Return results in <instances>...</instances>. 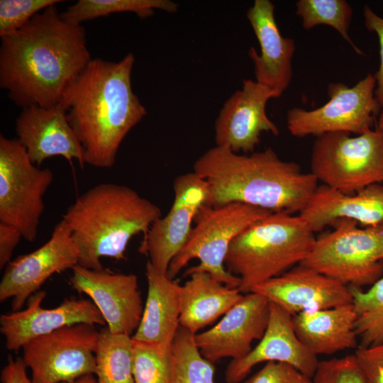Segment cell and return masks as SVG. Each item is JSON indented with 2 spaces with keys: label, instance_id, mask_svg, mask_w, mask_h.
Listing matches in <instances>:
<instances>
[{
  "label": "cell",
  "instance_id": "obj_1",
  "mask_svg": "<svg viewBox=\"0 0 383 383\" xmlns=\"http://www.w3.org/2000/svg\"><path fill=\"white\" fill-rule=\"evenodd\" d=\"M91 59L84 28L53 5L1 37L0 87L22 109L56 106Z\"/></svg>",
  "mask_w": 383,
  "mask_h": 383
},
{
  "label": "cell",
  "instance_id": "obj_2",
  "mask_svg": "<svg viewBox=\"0 0 383 383\" xmlns=\"http://www.w3.org/2000/svg\"><path fill=\"white\" fill-rule=\"evenodd\" d=\"M134 62L132 53L118 62L91 59L60 104L81 143L85 165L112 167L123 140L147 115L132 89Z\"/></svg>",
  "mask_w": 383,
  "mask_h": 383
},
{
  "label": "cell",
  "instance_id": "obj_3",
  "mask_svg": "<svg viewBox=\"0 0 383 383\" xmlns=\"http://www.w3.org/2000/svg\"><path fill=\"white\" fill-rule=\"evenodd\" d=\"M193 169L206 182V204L212 206L238 202L299 214L318 187L312 173L282 160L271 148L240 154L215 145L195 161Z\"/></svg>",
  "mask_w": 383,
  "mask_h": 383
},
{
  "label": "cell",
  "instance_id": "obj_4",
  "mask_svg": "<svg viewBox=\"0 0 383 383\" xmlns=\"http://www.w3.org/2000/svg\"><path fill=\"white\" fill-rule=\"evenodd\" d=\"M162 216L158 206L123 184L101 183L78 196L62 219L79 252V265L102 270L103 257L125 259L131 239L145 235Z\"/></svg>",
  "mask_w": 383,
  "mask_h": 383
},
{
  "label": "cell",
  "instance_id": "obj_5",
  "mask_svg": "<svg viewBox=\"0 0 383 383\" xmlns=\"http://www.w3.org/2000/svg\"><path fill=\"white\" fill-rule=\"evenodd\" d=\"M314 231L300 215L272 213L256 221L231 243L226 270L240 280L243 294L302 263L316 242Z\"/></svg>",
  "mask_w": 383,
  "mask_h": 383
},
{
  "label": "cell",
  "instance_id": "obj_6",
  "mask_svg": "<svg viewBox=\"0 0 383 383\" xmlns=\"http://www.w3.org/2000/svg\"><path fill=\"white\" fill-rule=\"evenodd\" d=\"M272 213L238 202L204 205L195 218L186 244L170 262L167 276L174 279L191 260L198 259L199 264L189 268L184 275L206 272L228 287L239 288L240 279L225 266L229 247L243 231Z\"/></svg>",
  "mask_w": 383,
  "mask_h": 383
},
{
  "label": "cell",
  "instance_id": "obj_7",
  "mask_svg": "<svg viewBox=\"0 0 383 383\" xmlns=\"http://www.w3.org/2000/svg\"><path fill=\"white\" fill-rule=\"evenodd\" d=\"M332 231L316 238L309 256L301 263L348 287L372 285L383 276V222L362 226L338 218Z\"/></svg>",
  "mask_w": 383,
  "mask_h": 383
},
{
  "label": "cell",
  "instance_id": "obj_8",
  "mask_svg": "<svg viewBox=\"0 0 383 383\" xmlns=\"http://www.w3.org/2000/svg\"><path fill=\"white\" fill-rule=\"evenodd\" d=\"M310 166L318 182L345 195L383 184V133L375 128L355 136L346 133L318 136Z\"/></svg>",
  "mask_w": 383,
  "mask_h": 383
},
{
  "label": "cell",
  "instance_id": "obj_9",
  "mask_svg": "<svg viewBox=\"0 0 383 383\" xmlns=\"http://www.w3.org/2000/svg\"><path fill=\"white\" fill-rule=\"evenodd\" d=\"M53 172L30 160L16 138L0 135V222L17 228L23 238H37L45 210L44 195L51 185Z\"/></svg>",
  "mask_w": 383,
  "mask_h": 383
},
{
  "label": "cell",
  "instance_id": "obj_10",
  "mask_svg": "<svg viewBox=\"0 0 383 383\" xmlns=\"http://www.w3.org/2000/svg\"><path fill=\"white\" fill-rule=\"evenodd\" d=\"M376 79L368 74L353 87L341 82L328 85V101L321 106L287 111V129L295 137L333 133L360 135L372 129L382 107L375 98Z\"/></svg>",
  "mask_w": 383,
  "mask_h": 383
},
{
  "label": "cell",
  "instance_id": "obj_11",
  "mask_svg": "<svg viewBox=\"0 0 383 383\" xmlns=\"http://www.w3.org/2000/svg\"><path fill=\"white\" fill-rule=\"evenodd\" d=\"M99 335L94 325L79 323L26 343L22 358L33 383H70L95 374Z\"/></svg>",
  "mask_w": 383,
  "mask_h": 383
},
{
  "label": "cell",
  "instance_id": "obj_12",
  "mask_svg": "<svg viewBox=\"0 0 383 383\" xmlns=\"http://www.w3.org/2000/svg\"><path fill=\"white\" fill-rule=\"evenodd\" d=\"M174 201L167 213L151 226L139 247V252L160 273L166 274L170 262L186 244L200 209L209 198L208 185L195 172L174 180Z\"/></svg>",
  "mask_w": 383,
  "mask_h": 383
},
{
  "label": "cell",
  "instance_id": "obj_13",
  "mask_svg": "<svg viewBox=\"0 0 383 383\" xmlns=\"http://www.w3.org/2000/svg\"><path fill=\"white\" fill-rule=\"evenodd\" d=\"M79 264V252L71 231L62 218L50 239L29 253L18 255L6 267L0 282V301L12 299L13 311H19L55 273Z\"/></svg>",
  "mask_w": 383,
  "mask_h": 383
},
{
  "label": "cell",
  "instance_id": "obj_14",
  "mask_svg": "<svg viewBox=\"0 0 383 383\" xmlns=\"http://www.w3.org/2000/svg\"><path fill=\"white\" fill-rule=\"evenodd\" d=\"M72 272L71 287L90 298L109 331L132 336L144 308L136 275L91 270L79 264Z\"/></svg>",
  "mask_w": 383,
  "mask_h": 383
},
{
  "label": "cell",
  "instance_id": "obj_15",
  "mask_svg": "<svg viewBox=\"0 0 383 383\" xmlns=\"http://www.w3.org/2000/svg\"><path fill=\"white\" fill-rule=\"evenodd\" d=\"M273 98L277 97L270 89L255 80H244L241 89L226 101L215 121L216 145L249 154L255 152L263 132L278 135V127L266 113L267 103Z\"/></svg>",
  "mask_w": 383,
  "mask_h": 383
},
{
  "label": "cell",
  "instance_id": "obj_16",
  "mask_svg": "<svg viewBox=\"0 0 383 383\" xmlns=\"http://www.w3.org/2000/svg\"><path fill=\"white\" fill-rule=\"evenodd\" d=\"M270 301L262 295L250 292L235 304L212 328L195 334L201 354L213 363L226 357L238 360L260 340L269 319Z\"/></svg>",
  "mask_w": 383,
  "mask_h": 383
},
{
  "label": "cell",
  "instance_id": "obj_17",
  "mask_svg": "<svg viewBox=\"0 0 383 383\" xmlns=\"http://www.w3.org/2000/svg\"><path fill=\"white\" fill-rule=\"evenodd\" d=\"M45 296L46 292L40 290L30 296L24 310L1 315L0 332L8 350L18 351L30 340L65 326L106 324L91 300L71 297L55 308L45 309L41 304Z\"/></svg>",
  "mask_w": 383,
  "mask_h": 383
},
{
  "label": "cell",
  "instance_id": "obj_18",
  "mask_svg": "<svg viewBox=\"0 0 383 383\" xmlns=\"http://www.w3.org/2000/svg\"><path fill=\"white\" fill-rule=\"evenodd\" d=\"M258 293L292 316L300 312L352 304L350 288L320 272L299 264L255 286Z\"/></svg>",
  "mask_w": 383,
  "mask_h": 383
},
{
  "label": "cell",
  "instance_id": "obj_19",
  "mask_svg": "<svg viewBox=\"0 0 383 383\" xmlns=\"http://www.w3.org/2000/svg\"><path fill=\"white\" fill-rule=\"evenodd\" d=\"M268 362L289 364L311 378L319 362L296 335L292 316L272 302L264 335L245 357L231 361L225 371V380L240 383L255 365Z\"/></svg>",
  "mask_w": 383,
  "mask_h": 383
},
{
  "label": "cell",
  "instance_id": "obj_20",
  "mask_svg": "<svg viewBox=\"0 0 383 383\" xmlns=\"http://www.w3.org/2000/svg\"><path fill=\"white\" fill-rule=\"evenodd\" d=\"M15 128L16 138L37 166L48 158L61 156L70 164L77 160L82 168L84 167L81 143L61 105L22 109Z\"/></svg>",
  "mask_w": 383,
  "mask_h": 383
},
{
  "label": "cell",
  "instance_id": "obj_21",
  "mask_svg": "<svg viewBox=\"0 0 383 383\" xmlns=\"http://www.w3.org/2000/svg\"><path fill=\"white\" fill-rule=\"evenodd\" d=\"M246 16L260 48V53L253 47L248 52L255 81L272 90L278 98L292 78L295 41L282 35L274 18V5L270 1L255 0Z\"/></svg>",
  "mask_w": 383,
  "mask_h": 383
},
{
  "label": "cell",
  "instance_id": "obj_22",
  "mask_svg": "<svg viewBox=\"0 0 383 383\" xmlns=\"http://www.w3.org/2000/svg\"><path fill=\"white\" fill-rule=\"evenodd\" d=\"M148 294L140 324L133 340L170 349L180 326L181 286L158 272L147 261Z\"/></svg>",
  "mask_w": 383,
  "mask_h": 383
},
{
  "label": "cell",
  "instance_id": "obj_23",
  "mask_svg": "<svg viewBox=\"0 0 383 383\" xmlns=\"http://www.w3.org/2000/svg\"><path fill=\"white\" fill-rule=\"evenodd\" d=\"M299 214L314 232L343 218L354 220L362 226L379 224L383 222V184L370 185L351 195L318 186Z\"/></svg>",
  "mask_w": 383,
  "mask_h": 383
},
{
  "label": "cell",
  "instance_id": "obj_24",
  "mask_svg": "<svg viewBox=\"0 0 383 383\" xmlns=\"http://www.w3.org/2000/svg\"><path fill=\"white\" fill-rule=\"evenodd\" d=\"M356 313L353 304L308 310L292 316L294 331L314 355H332L356 349Z\"/></svg>",
  "mask_w": 383,
  "mask_h": 383
},
{
  "label": "cell",
  "instance_id": "obj_25",
  "mask_svg": "<svg viewBox=\"0 0 383 383\" xmlns=\"http://www.w3.org/2000/svg\"><path fill=\"white\" fill-rule=\"evenodd\" d=\"M181 286L180 326L196 334L225 315L243 296L238 288L228 287L206 272H196Z\"/></svg>",
  "mask_w": 383,
  "mask_h": 383
},
{
  "label": "cell",
  "instance_id": "obj_26",
  "mask_svg": "<svg viewBox=\"0 0 383 383\" xmlns=\"http://www.w3.org/2000/svg\"><path fill=\"white\" fill-rule=\"evenodd\" d=\"M95 357L96 383H135L131 336L112 333L107 327L102 328Z\"/></svg>",
  "mask_w": 383,
  "mask_h": 383
},
{
  "label": "cell",
  "instance_id": "obj_27",
  "mask_svg": "<svg viewBox=\"0 0 383 383\" xmlns=\"http://www.w3.org/2000/svg\"><path fill=\"white\" fill-rule=\"evenodd\" d=\"M155 9L174 13L178 4L170 0H79L60 13L67 22L82 23L114 13L132 12L140 18L152 16Z\"/></svg>",
  "mask_w": 383,
  "mask_h": 383
},
{
  "label": "cell",
  "instance_id": "obj_28",
  "mask_svg": "<svg viewBox=\"0 0 383 383\" xmlns=\"http://www.w3.org/2000/svg\"><path fill=\"white\" fill-rule=\"evenodd\" d=\"M195 334L179 326L171 347L172 383H214L213 363L201 354Z\"/></svg>",
  "mask_w": 383,
  "mask_h": 383
},
{
  "label": "cell",
  "instance_id": "obj_29",
  "mask_svg": "<svg viewBox=\"0 0 383 383\" xmlns=\"http://www.w3.org/2000/svg\"><path fill=\"white\" fill-rule=\"evenodd\" d=\"M356 313L355 331L360 346L383 342V276L367 290L349 287Z\"/></svg>",
  "mask_w": 383,
  "mask_h": 383
},
{
  "label": "cell",
  "instance_id": "obj_30",
  "mask_svg": "<svg viewBox=\"0 0 383 383\" xmlns=\"http://www.w3.org/2000/svg\"><path fill=\"white\" fill-rule=\"evenodd\" d=\"M296 13L302 20V26L310 30L326 25L336 30L359 55L362 52L353 43L348 34L353 18V9L345 0H299Z\"/></svg>",
  "mask_w": 383,
  "mask_h": 383
},
{
  "label": "cell",
  "instance_id": "obj_31",
  "mask_svg": "<svg viewBox=\"0 0 383 383\" xmlns=\"http://www.w3.org/2000/svg\"><path fill=\"white\" fill-rule=\"evenodd\" d=\"M133 374L135 383H172L171 348L133 340Z\"/></svg>",
  "mask_w": 383,
  "mask_h": 383
},
{
  "label": "cell",
  "instance_id": "obj_32",
  "mask_svg": "<svg viewBox=\"0 0 383 383\" xmlns=\"http://www.w3.org/2000/svg\"><path fill=\"white\" fill-rule=\"evenodd\" d=\"M60 0H1L0 38L23 28L35 15Z\"/></svg>",
  "mask_w": 383,
  "mask_h": 383
},
{
  "label": "cell",
  "instance_id": "obj_33",
  "mask_svg": "<svg viewBox=\"0 0 383 383\" xmlns=\"http://www.w3.org/2000/svg\"><path fill=\"white\" fill-rule=\"evenodd\" d=\"M312 382L367 383V381L353 354L319 361Z\"/></svg>",
  "mask_w": 383,
  "mask_h": 383
},
{
  "label": "cell",
  "instance_id": "obj_34",
  "mask_svg": "<svg viewBox=\"0 0 383 383\" xmlns=\"http://www.w3.org/2000/svg\"><path fill=\"white\" fill-rule=\"evenodd\" d=\"M244 383H313L312 378L293 366L279 362H268Z\"/></svg>",
  "mask_w": 383,
  "mask_h": 383
},
{
  "label": "cell",
  "instance_id": "obj_35",
  "mask_svg": "<svg viewBox=\"0 0 383 383\" xmlns=\"http://www.w3.org/2000/svg\"><path fill=\"white\" fill-rule=\"evenodd\" d=\"M354 355L367 383H383V342L370 346H360Z\"/></svg>",
  "mask_w": 383,
  "mask_h": 383
},
{
  "label": "cell",
  "instance_id": "obj_36",
  "mask_svg": "<svg viewBox=\"0 0 383 383\" xmlns=\"http://www.w3.org/2000/svg\"><path fill=\"white\" fill-rule=\"evenodd\" d=\"M363 16L365 26L369 31L375 33L379 40L380 62L378 70L374 74L376 79L374 96L383 109V18L374 12L368 5L364 6Z\"/></svg>",
  "mask_w": 383,
  "mask_h": 383
},
{
  "label": "cell",
  "instance_id": "obj_37",
  "mask_svg": "<svg viewBox=\"0 0 383 383\" xmlns=\"http://www.w3.org/2000/svg\"><path fill=\"white\" fill-rule=\"evenodd\" d=\"M23 235L15 226L0 222V269H4L11 261L13 251Z\"/></svg>",
  "mask_w": 383,
  "mask_h": 383
},
{
  "label": "cell",
  "instance_id": "obj_38",
  "mask_svg": "<svg viewBox=\"0 0 383 383\" xmlns=\"http://www.w3.org/2000/svg\"><path fill=\"white\" fill-rule=\"evenodd\" d=\"M27 368L22 357L14 359L9 355L1 372V383H33L27 374Z\"/></svg>",
  "mask_w": 383,
  "mask_h": 383
},
{
  "label": "cell",
  "instance_id": "obj_39",
  "mask_svg": "<svg viewBox=\"0 0 383 383\" xmlns=\"http://www.w3.org/2000/svg\"><path fill=\"white\" fill-rule=\"evenodd\" d=\"M70 383H96V379L94 377V374H87Z\"/></svg>",
  "mask_w": 383,
  "mask_h": 383
},
{
  "label": "cell",
  "instance_id": "obj_40",
  "mask_svg": "<svg viewBox=\"0 0 383 383\" xmlns=\"http://www.w3.org/2000/svg\"><path fill=\"white\" fill-rule=\"evenodd\" d=\"M375 128L383 133V109L377 117Z\"/></svg>",
  "mask_w": 383,
  "mask_h": 383
}]
</instances>
